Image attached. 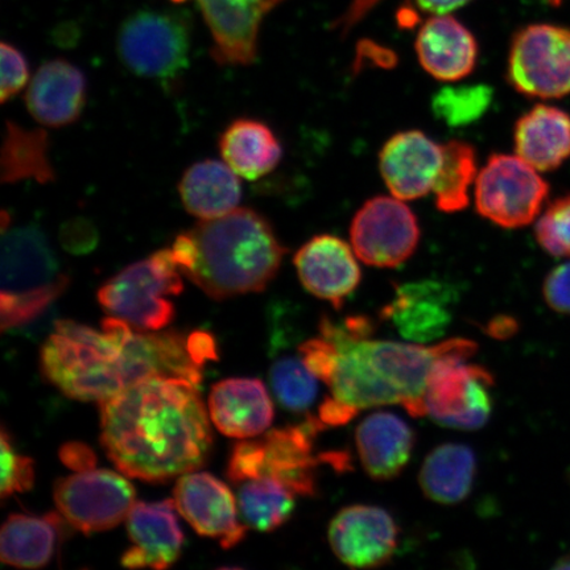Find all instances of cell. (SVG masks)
<instances>
[{
  "label": "cell",
  "mask_w": 570,
  "mask_h": 570,
  "mask_svg": "<svg viewBox=\"0 0 570 570\" xmlns=\"http://www.w3.org/2000/svg\"><path fill=\"white\" fill-rule=\"evenodd\" d=\"M476 173L475 148L461 140L446 142L443 166L432 190L436 208L443 213L465 210L470 203V190L479 177Z\"/></svg>",
  "instance_id": "4dcf8cb0"
},
{
  "label": "cell",
  "mask_w": 570,
  "mask_h": 570,
  "mask_svg": "<svg viewBox=\"0 0 570 570\" xmlns=\"http://www.w3.org/2000/svg\"><path fill=\"white\" fill-rule=\"evenodd\" d=\"M55 169L49 160V141L45 130H26L12 120L6 122L0 160V178L4 184L35 180L52 183Z\"/></svg>",
  "instance_id": "f1b7e54d"
},
{
  "label": "cell",
  "mask_w": 570,
  "mask_h": 570,
  "mask_svg": "<svg viewBox=\"0 0 570 570\" xmlns=\"http://www.w3.org/2000/svg\"><path fill=\"white\" fill-rule=\"evenodd\" d=\"M327 540L345 566L374 569L389 564L397 551L399 527L389 511L354 504L332 519Z\"/></svg>",
  "instance_id": "4fadbf2b"
},
{
  "label": "cell",
  "mask_w": 570,
  "mask_h": 570,
  "mask_svg": "<svg viewBox=\"0 0 570 570\" xmlns=\"http://www.w3.org/2000/svg\"><path fill=\"white\" fill-rule=\"evenodd\" d=\"M515 153L539 173H551L570 158V116L559 107L537 105L517 120Z\"/></svg>",
  "instance_id": "cb8c5ba5"
},
{
  "label": "cell",
  "mask_w": 570,
  "mask_h": 570,
  "mask_svg": "<svg viewBox=\"0 0 570 570\" xmlns=\"http://www.w3.org/2000/svg\"><path fill=\"white\" fill-rule=\"evenodd\" d=\"M2 90L0 99L2 104L16 98L27 87L30 80V63L23 52L17 47L2 42Z\"/></svg>",
  "instance_id": "d590c367"
},
{
  "label": "cell",
  "mask_w": 570,
  "mask_h": 570,
  "mask_svg": "<svg viewBox=\"0 0 570 570\" xmlns=\"http://www.w3.org/2000/svg\"><path fill=\"white\" fill-rule=\"evenodd\" d=\"M70 277L51 242L38 225L12 224L2 212L0 327L2 332L32 323L69 287Z\"/></svg>",
  "instance_id": "277c9868"
},
{
  "label": "cell",
  "mask_w": 570,
  "mask_h": 570,
  "mask_svg": "<svg viewBox=\"0 0 570 570\" xmlns=\"http://www.w3.org/2000/svg\"><path fill=\"white\" fill-rule=\"evenodd\" d=\"M544 301L551 309L570 315V262L554 267L543 284Z\"/></svg>",
  "instance_id": "74e56055"
},
{
  "label": "cell",
  "mask_w": 570,
  "mask_h": 570,
  "mask_svg": "<svg viewBox=\"0 0 570 570\" xmlns=\"http://www.w3.org/2000/svg\"><path fill=\"white\" fill-rule=\"evenodd\" d=\"M518 331V321L508 316H499L491 321L488 333L494 338H509Z\"/></svg>",
  "instance_id": "7bdbcfd3"
},
{
  "label": "cell",
  "mask_w": 570,
  "mask_h": 570,
  "mask_svg": "<svg viewBox=\"0 0 570 570\" xmlns=\"http://www.w3.org/2000/svg\"><path fill=\"white\" fill-rule=\"evenodd\" d=\"M422 230L415 213L403 199L376 196L363 204L351 225L352 247L365 265L395 268L407 262Z\"/></svg>",
  "instance_id": "7c38bea8"
},
{
  "label": "cell",
  "mask_w": 570,
  "mask_h": 570,
  "mask_svg": "<svg viewBox=\"0 0 570 570\" xmlns=\"http://www.w3.org/2000/svg\"><path fill=\"white\" fill-rule=\"evenodd\" d=\"M475 352L473 341H446L444 354L428 377L425 416L453 430L476 431L487 425L494 409L491 390L495 381L487 367L468 362Z\"/></svg>",
  "instance_id": "5b68a950"
},
{
  "label": "cell",
  "mask_w": 570,
  "mask_h": 570,
  "mask_svg": "<svg viewBox=\"0 0 570 570\" xmlns=\"http://www.w3.org/2000/svg\"><path fill=\"white\" fill-rule=\"evenodd\" d=\"M220 158L248 181L273 173L283 158V147L273 128L262 120L238 118L218 139Z\"/></svg>",
  "instance_id": "d4e9b609"
},
{
  "label": "cell",
  "mask_w": 570,
  "mask_h": 570,
  "mask_svg": "<svg viewBox=\"0 0 570 570\" xmlns=\"http://www.w3.org/2000/svg\"><path fill=\"white\" fill-rule=\"evenodd\" d=\"M61 242L69 252L88 253L96 247L97 232L88 220L76 219L62 227Z\"/></svg>",
  "instance_id": "f35d334b"
},
{
  "label": "cell",
  "mask_w": 570,
  "mask_h": 570,
  "mask_svg": "<svg viewBox=\"0 0 570 570\" xmlns=\"http://www.w3.org/2000/svg\"><path fill=\"white\" fill-rule=\"evenodd\" d=\"M298 355L318 381L326 386L331 383L338 358V351L333 342L321 336L305 341L298 347Z\"/></svg>",
  "instance_id": "8d00e7d4"
},
{
  "label": "cell",
  "mask_w": 570,
  "mask_h": 570,
  "mask_svg": "<svg viewBox=\"0 0 570 570\" xmlns=\"http://www.w3.org/2000/svg\"><path fill=\"white\" fill-rule=\"evenodd\" d=\"M444 161V146L419 130L391 137L381 149L380 169L391 195L413 202L433 190Z\"/></svg>",
  "instance_id": "e0dca14e"
},
{
  "label": "cell",
  "mask_w": 570,
  "mask_h": 570,
  "mask_svg": "<svg viewBox=\"0 0 570 570\" xmlns=\"http://www.w3.org/2000/svg\"><path fill=\"white\" fill-rule=\"evenodd\" d=\"M420 66L439 81L455 82L473 73L479 61V42L458 19L434 16L416 36Z\"/></svg>",
  "instance_id": "7402d4cb"
},
{
  "label": "cell",
  "mask_w": 570,
  "mask_h": 570,
  "mask_svg": "<svg viewBox=\"0 0 570 570\" xmlns=\"http://www.w3.org/2000/svg\"><path fill=\"white\" fill-rule=\"evenodd\" d=\"M60 460L68 469L76 473L87 472L96 469V453L92 449L82 443L63 444L60 449Z\"/></svg>",
  "instance_id": "ab89813d"
},
{
  "label": "cell",
  "mask_w": 570,
  "mask_h": 570,
  "mask_svg": "<svg viewBox=\"0 0 570 570\" xmlns=\"http://www.w3.org/2000/svg\"><path fill=\"white\" fill-rule=\"evenodd\" d=\"M324 430L317 416H308L303 424L279 428L259 439H245L233 446L227 476L235 484L271 476L296 497H315L318 460L313 455V443Z\"/></svg>",
  "instance_id": "8992f818"
},
{
  "label": "cell",
  "mask_w": 570,
  "mask_h": 570,
  "mask_svg": "<svg viewBox=\"0 0 570 570\" xmlns=\"http://www.w3.org/2000/svg\"><path fill=\"white\" fill-rule=\"evenodd\" d=\"M61 530L62 520L53 512L45 517L10 515L0 532V559L20 569L46 567L53 559Z\"/></svg>",
  "instance_id": "4316f807"
},
{
  "label": "cell",
  "mask_w": 570,
  "mask_h": 570,
  "mask_svg": "<svg viewBox=\"0 0 570 570\" xmlns=\"http://www.w3.org/2000/svg\"><path fill=\"white\" fill-rule=\"evenodd\" d=\"M198 389L153 376L99 402L101 444L120 473L161 483L205 465L213 434Z\"/></svg>",
  "instance_id": "6da1fadb"
},
{
  "label": "cell",
  "mask_w": 570,
  "mask_h": 570,
  "mask_svg": "<svg viewBox=\"0 0 570 570\" xmlns=\"http://www.w3.org/2000/svg\"><path fill=\"white\" fill-rule=\"evenodd\" d=\"M185 210L198 219H214L238 209L242 198L239 176L225 161H197L178 183Z\"/></svg>",
  "instance_id": "484cf974"
},
{
  "label": "cell",
  "mask_w": 570,
  "mask_h": 570,
  "mask_svg": "<svg viewBox=\"0 0 570 570\" xmlns=\"http://www.w3.org/2000/svg\"><path fill=\"white\" fill-rule=\"evenodd\" d=\"M420 10L433 13V16H448L449 12L461 9L472 0H415Z\"/></svg>",
  "instance_id": "b9f144b4"
},
{
  "label": "cell",
  "mask_w": 570,
  "mask_h": 570,
  "mask_svg": "<svg viewBox=\"0 0 570 570\" xmlns=\"http://www.w3.org/2000/svg\"><path fill=\"white\" fill-rule=\"evenodd\" d=\"M534 237L548 254L570 258V195L548 205L534 226Z\"/></svg>",
  "instance_id": "836d02e7"
},
{
  "label": "cell",
  "mask_w": 570,
  "mask_h": 570,
  "mask_svg": "<svg viewBox=\"0 0 570 570\" xmlns=\"http://www.w3.org/2000/svg\"><path fill=\"white\" fill-rule=\"evenodd\" d=\"M354 248L336 235L321 234L298 248L294 265L311 295L341 309L358 288L362 271Z\"/></svg>",
  "instance_id": "2e32d148"
},
{
  "label": "cell",
  "mask_w": 570,
  "mask_h": 570,
  "mask_svg": "<svg viewBox=\"0 0 570 570\" xmlns=\"http://www.w3.org/2000/svg\"><path fill=\"white\" fill-rule=\"evenodd\" d=\"M53 499L60 514L82 533L114 529L130 514L135 490L111 470H87L55 483Z\"/></svg>",
  "instance_id": "8fae6325"
},
{
  "label": "cell",
  "mask_w": 570,
  "mask_h": 570,
  "mask_svg": "<svg viewBox=\"0 0 570 570\" xmlns=\"http://www.w3.org/2000/svg\"><path fill=\"white\" fill-rule=\"evenodd\" d=\"M356 415H358V412L348 409L347 405L331 396L321 403L317 417L325 428H330L351 423Z\"/></svg>",
  "instance_id": "60d3db41"
},
{
  "label": "cell",
  "mask_w": 570,
  "mask_h": 570,
  "mask_svg": "<svg viewBox=\"0 0 570 570\" xmlns=\"http://www.w3.org/2000/svg\"><path fill=\"white\" fill-rule=\"evenodd\" d=\"M494 101V90L487 83L441 88L432 97L434 118L451 128L479 122Z\"/></svg>",
  "instance_id": "1f68e13d"
},
{
  "label": "cell",
  "mask_w": 570,
  "mask_h": 570,
  "mask_svg": "<svg viewBox=\"0 0 570 570\" xmlns=\"http://www.w3.org/2000/svg\"><path fill=\"white\" fill-rule=\"evenodd\" d=\"M212 422L225 436L252 439L274 422V404L256 377H232L214 384L209 396Z\"/></svg>",
  "instance_id": "44dd1931"
},
{
  "label": "cell",
  "mask_w": 570,
  "mask_h": 570,
  "mask_svg": "<svg viewBox=\"0 0 570 570\" xmlns=\"http://www.w3.org/2000/svg\"><path fill=\"white\" fill-rule=\"evenodd\" d=\"M88 98L83 71L66 59L42 63L26 92L28 111L41 126L60 128L81 118Z\"/></svg>",
  "instance_id": "ffe728a7"
},
{
  "label": "cell",
  "mask_w": 570,
  "mask_h": 570,
  "mask_svg": "<svg viewBox=\"0 0 570 570\" xmlns=\"http://www.w3.org/2000/svg\"><path fill=\"white\" fill-rule=\"evenodd\" d=\"M41 374L63 395L101 402L134 384L130 362L117 334L76 321H57L41 347Z\"/></svg>",
  "instance_id": "3957f363"
},
{
  "label": "cell",
  "mask_w": 570,
  "mask_h": 570,
  "mask_svg": "<svg viewBox=\"0 0 570 570\" xmlns=\"http://www.w3.org/2000/svg\"><path fill=\"white\" fill-rule=\"evenodd\" d=\"M561 2L562 0H550V3L553 6H560Z\"/></svg>",
  "instance_id": "f6af8a7d"
},
{
  "label": "cell",
  "mask_w": 570,
  "mask_h": 570,
  "mask_svg": "<svg viewBox=\"0 0 570 570\" xmlns=\"http://www.w3.org/2000/svg\"><path fill=\"white\" fill-rule=\"evenodd\" d=\"M174 495L177 511L198 534L218 540L224 550L245 539L246 525L239 522L235 497L216 476L184 474L176 483Z\"/></svg>",
  "instance_id": "9a60e30c"
},
{
  "label": "cell",
  "mask_w": 570,
  "mask_h": 570,
  "mask_svg": "<svg viewBox=\"0 0 570 570\" xmlns=\"http://www.w3.org/2000/svg\"><path fill=\"white\" fill-rule=\"evenodd\" d=\"M317 377L309 372L301 356H284L269 370L274 394L285 410L309 411L318 395Z\"/></svg>",
  "instance_id": "d6a6232c"
},
{
  "label": "cell",
  "mask_w": 570,
  "mask_h": 570,
  "mask_svg": "<svg viewBox=\"0 0 570 570\" xmlns=\"http://www.w3.org/2000/svg\"><path fill=\"white\" fill-rule=\"evenodd\" d=\"M2 448V482H0V497L9 498L17 493L31 490L35 481L33 461L27 455L19 454L12 445L11 436L3 428L0 434Z\"/></svg>",
  "instance_id": "e575fe53"
},
{
  "label": "cell",
  "mask_w": 570,
  "mask_h": 570,
  "mask_svg": "<svg viewBox=\"0 0 570 570\" xmlns=\"http://www.w3.org/2000/svg\"><path fill=\"white\" fill-rule=\"evenodd\" d=\"M170 252L184 276L209 297L226 301L265 291L287 248L263 214L238 208L178 234Z\"/></svg>",
  "instance_id": "7a4b0ae2"
},
{
  "label": "cell",
  "mask_w": 570,
  "mask_h": 570,
  "mask_svg": "<svg viewBox=\"0 0 570 570\" xmlns=\"http://www.w3.org/2000/svg\"><path fill=\"white\" fill-rule=\"evenodd\" d=\"M556 569H570V554L566 556L558 561V564L554 567Z\"/></svg>",
  "instance_id": "ee69618b"
},
{
  "label": "cell",
  "mask_w": 570,
  "mask_h": 570,
  "mask_svg": "<svg viewBox=\"0 0 570 570\" xmlns=\"http://www.w3.org/2000/svg\"><path fill=\"white\" fill-rule=\"evenodd\" d=\"M295 494L271 476L238 484V509L247 527L271 532L288 522L295 511Z\"/></svg>",
  "instance_id": "f546056e"
},
{
  "label": "cell",
  "mask_w": 570,
  "mask_h": 570,
  "mask_svg": "<svg viewBox=\"0 0 570 570\" xmlns=\"http://www.w3.org/2000/svg\"><path fill=\"white\" fill-rule=\"evenodd\" d=\"M508 81L525 97L570 95V30L552 24L519 30L511 41Z\"/></svg>",
  "instance_id": "30bf717a"
},
{
  "label": "cell",
  "mask_w": 570,
  "mask_h": 570,
  "mask_svg": "<svg viewBox=\"0 0 570 570\" xmlns=\"http://www.w3.org/2000/svg\"><path fill=\"white\" fill-rule=\"evenodd\" d=\"M183 2V0H176ZM213 39L212 57L224 67H247L258 55L261 24L284 0H195Z\"/></svg>",
  "instance_id": "5bb4252c"
},
{
  "label": "cell",
  "mask_w": 570,
  "mask_h": 570,
  "mask_svg": "<svg viewBox=\"0 0 570 570\" xmlns=\"http://www.w3.org/2000/svg\"><path fill=\"white\" fill-rule=\"evenodd\" d=\"M455 292L451 285L434 281L397 284L382 317L391 321L407 341L426 344L444 336L452 321Z\"/></svg>",
  "instance_id": "ac0fdd59"
},
{
  "label": "cell",
  "mask_w": 570,
  "mask_h": 570,
  "mask_svg": "<svg viewBox=\"0 0 570 570\" xmlns=\"http://www.w3.org/2000/svg\"><path fill=\"white\" fill-rule=\"evenodd\" d=\"M476 475V459L472 448L443 444L426 455L419 473V484L432 502L454 505L472 493Z\"/></svg>",
  "instance_id": "83f0119b"
},
{
  "label": "cell",
  "mask_w": 570,
  "mask_h": 570,
  "mask_svg": "<svg viewBox=\"0 0 570 570\" xmlns=\"http://www.w3.org/2000/svg\"><path fill=\"white\" fill-rule=\"evenodd\" d=\"M538 173L518 155H491L476 177V212L503 229L530 225L550 194V185Z\"/></svg>",
  "instance_id": "9c48e42d"
},
{
  "label": "cell",
  "mask_w": 570,
  "mask_h": 570,
  "mask_svg": "<svg viewBox=\"0 0 570 570\" xmlns=\"http://www.w3.org/2000/svg\"><path fill=\"white\" fill-rule=\"evenodd\" d=\"M175 501L138 502L127 517L132 546L124 553L128 569H167L180 558L184 533L175 514Z\"/></svg>",
  "instance_id": "d6986e66"
},
{
  "label": "cell",
  "mask_w": 570,
  "mask_h": 570,
  "mask_svg": "<svg viewBox=\"0 0 570 570\" xmlns=\"http://www.w3.org/2000/svg\"><path fill=\"white\" fill-rule=\"evenodd\" d=\"M181 276L170 248L159 249L110 277L98 289V303L107 316L138 331L158 332L175 318L170 297L181 294Z\"/></svg>",
  "instance_id": "52a82bcc"
},
{
  "label": "cell",
  "mask_w": 570,
  "mask_h": 570,
  "mask_svg": "<svg viewBox=\"0 0 570 570\" xmlns=\"http://www.w3.org/2000/svg\"><path fill=\"white\" fill-rule=\"evenodd\" d=\"M190 20L173 10H140L119 27L117 52L130 73L173 87L189 66Z\"/></svg>",
  "instance_id": "ba28073f"
},
{
  "label": "cell",
  "mask_w": 570,
  "mask_h": 570,
  "mask_svg": "<svg viewBox=\"0 0 570 570\" xmlns=\"http://www.w3.org/2000/svg\"><path fill=\"white\" fill-rule=\"evenodd\" d=\"M415 443V432L395 413L375 412L355 431L362 468L375 481H391L401 475L409 465Z\"/></svg>",
  "instance_id": "603a6c76"
}]
</instances>
